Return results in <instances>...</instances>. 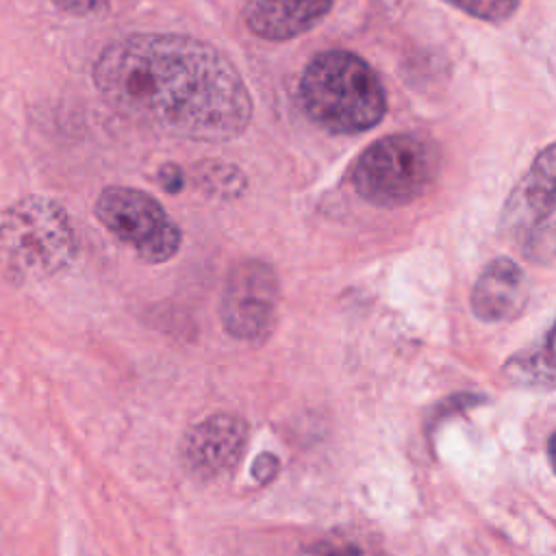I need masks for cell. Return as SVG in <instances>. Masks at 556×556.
Instances as JSON below:
<instances>
[{
    "label": "cell",
    "mask_w": 556,
    "mask_h": 556,
    "mask_svg": "<svg viewBox=\"0 0 556 556\" xmlns=\"http://www.w3.org/2000/svg\"><path fill=\"white\" fill-rule=\"evenodd\" d=\"M523 256L532 263H549L556 256V224L549 219L521 235Z\"/></svg>",
    "instance_id": "obj_14"
},
{
    "label": "cell",
    "mask_w": 556,
    "mask_h": 556,
    "mask_svg": "<svg viewBox=\"0 0 556 556\" xmlns=\"http://www.w3.org/2000/svg\"><path fill=\"white\" fill-rule=\"evenodd\" d=\"M556 211V141L543 148L528 172L510 189L502 208V228L523 235L547 222Z\"/></svg>",
    "instance_id": "obj_8"
},
{
    "label": "cell",
    "mask_w": 556,
    "mask_h": 556,
    "mask_svg": "<svg viewBox=\"0 0 556 556\" xmlns=\"http://www.w3.org/2000/svg\"><path fill=\"white\" fill-rule=\"evenodd\" d=\"M439 146L421 132H393L369 143L350 169L354 191L369 204L393 208L415 202L437 180Z\"/></svg>",
    "instance_id": "obj_4"
},
{
    "label": "cell",
    "mask_w": 556,
    "mask_h": 556,
    "mask_svg": "<svg viewBox=\"0 0 556 556\" xmlns=\"http://www.w3.org/2000/svg\"><path fill=\"white\" fill-rule=\"evenodd\" d=\"M308 119L332 135H358L380 124L387 93L374 67L350 50L315 54L298 87Z\"/></svg>",
    "instance_id": "obj_2"
},
{
    "label": "cell",
    "mask_w": 556,
    "mask_h": 556,
    "mask_svg": "<svg viewBox=\"0 0 556 556\" xmlns=\"http://www.w3.org/2000/svg\"><path fill=\"white\" fill-rule=\"evenodd\" d=\"M443 2L476 20L491 22V24H502L510 20L519 9V0H443Z\"/></svg>",
    "instance_id": "obj_13"
},
{
    "label": "cell",
    "mask_w": 556,
    "mask_h": 556,
    "mask_svg": "<svg viewBox=\"0 0 556 556\" xmlns=\"http://www.w3.org/2000/svg\"><path fill=\"white\" fill-rule=\"evenodd\" d=\"M200 180L208 193H217V195H232V193H239V189L243 187L241 172H237L230 165H222V163L206 167V172H202Z\"/></svg>",
    "instance_id": "obj_15"
},
{
    "label": "cell",
    "mask_w": 556,
    "mask_h": 556,
    "mask_svg": "<svg viewBox=\"0 0 556 556\" xmlns=\"http://www.w3.org/2000/svg\"><path fill=\"white\" fill-rule=\"evenodd\" d=\"M300 556H380L378 549L356 530H330L302 545Z\"/></svg>",
    "instance_id": "obj_12"
},
{
    "label": "cell",
    "mask_w": 556,
    "mask_h": 556,
    "mask_svg": "<svg viewBox=\"0 0 556 556\" xmlns=\"http://www.w3.org/2000/svg\"><path fill=\"white\" fill-rule=\"evenodd\" d=\"M502 371L513 384L530 387V389H554L556 387V319L536 345L523 348L510 354Z\"/></svg>",
    "instance_id": "obj_11"
},
{
    "label": "cell",
    "mask_w": 556,
    "mask_h": 556,
    "mask_svg": "<svg viewBox=\"0 0 556 556\" xmlns=\"http://www.w3.org/2000/svg\"><path fill=\"white\" fill-rule=\"evenodd\" d=\"M93 85L117 115L176 139L232 141L252 119L239 70L213 43L191 35L113 39L96 59Z\"/></svg>",
    "instance_id": "obj_1"
},
{
    "label": "cell",
    "mask_w": 556,
    "mask_h": 556,
    "mask_svg": "<svg viewBox=\"0 0 556 556\" xmlns=\"http://www.w3.org/2000/svg\"><path fill=\"white\" fill-rule=\"evenodd\" d=\"M156 180L167 193H178L185 187V172L176 163H165L159 167Z\"/></svg>",
    "instance_id": "obj_18"
},
{
    "label": "cell",
    "mask_w": 556,
    "mask_h": 556,
    "mask_svg": "<svg viewBox=\"0 0 556 556\" xmlns=\"http://www.w3.org/2000/svg\"><path fill=\"white\" fill-rule=\"evenodd\" d=\"M278 471H280V460H278L274 454H269V452H261V454L252 460V469H250L252 478H254L256 482H261V484L271 482V480L278 476Z\"/></svg>",
    "instance_id": "obj_17"
},
{
    "label": "cell",
    "mask_w": 556,
    "mask_h": 556,
    "mask_svg": "<svg viewBox=\"0 0 556 556\" xmlns=\"http://www.w3.org/2000/svg\"><path fill=\"white\" fill-rule=\"evenodd\" d=\"M93 213L117 241L148 265L167 263L180 250L182 232L178 224L148 191L109 185L100 191Z\"/></svg>",
    "instance_id": "obj_5"
},
{
    "label": "cell",
    "mask_w": 556,
    "mask_h": 556,
    "mask_svg": "<svg viewBox=\"0 0 556 556\" xmlns=\"http://www.w3.org/2000/svg\"><path fill=\"white\" fill-rule=\"evenodd\" d=\"M530 295L523 269L506 256L484 265L471 289V311L480 321L497 324L519 317Z\"/></svg>",
    "instance_id": "obj_9"
},
{
    "label": "cell",
    "mask_w": 556,
    "mask_h": 556,
    "mask_svg": "<svg viewBox=\"0 0 556 556\" xmlns=\"http://www.w3.org/2000/svg\"><path fill=\"white\" fill-rule=\"evenodd\" d=\"M280 282L274 267L258 258L235 263L226 276L219 319L224 330L243 343H263L278 319Z\"/></svg>",
    "instance_id": "obj_6"
},
{
    "label": "cell",
    "mask_w": 556,
    "mask_h": 556,
    "mask_svg": "<svg viewBox=\"0 0 556 556\" xmlns=\"http://www.w3.org/2000/svg\"><path fill=\"white\" fill-rule=\"evenodd\" d=\"M78 254L67 211L52 198L24 195L0 213V278L11 285L48 280Z\"/></svg>",
    "instance_id": "obj_3"
},
{
    "label": "cell",
    "mask_w": 556,
    "mask_h": 556,
    "mask_svg": "<svg viewBox=\"0 0 556 556\" xmlns=\"http://www.w3.org/2000/svg\"><path fill=\"white\" fill-rule=\"evenodd\" d=\"M332 4L334 0H245L243 22L261 39L287 41L315 28Z\"/></svg>",
    "instance_id": "obj_10"
},
{
    "label": "cell",
    "mask_w": 556,
    "mask_h": 556,
    "mask_svg": "<svg viewBox=\"0 0 556 556\" xmlns=\"http://www.w3.org/2000/svg\"><path fill=\"white\" fill-rule=\"evenodd\" d=\"M245 445V419L232 413H213L187 428L180 439V460L193 478L213 480L237 467Z\"/></svg>",
    "instance_id": "obj_7"
},
{
    "label": "cell",
    "mask_w": 556,
    "mask_h": 556,
    "mask_svg": "<svg viewBox=\"0 0 556 556\" xmlns=\"http://www.w3.org/2000/svg\"><path fill=\"white\" fill-rule=\"evenodd\" d=\"M547 458H549V467L556 473V432L547 439Z\"/></svg>",
    "instance_id": "obj_19"
},
{
    "label": "cell",
    "mask_w": 556,
    "mask_h": 556,
    "mask_svg": "<svg viewBox=\"0 0 556 556\" xmlns=\"http://www.w3.org/2000/svg\"><path fill=\"white\" fill-rule=\"evenodd\" d=\"M52 4L70 15L89 17V15H102L109 9V0H52Z\"/></svg>",
    "instance_id": "obj_16"
}]
</instances>
